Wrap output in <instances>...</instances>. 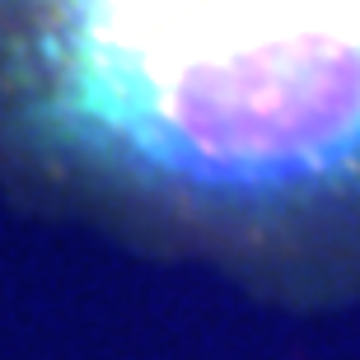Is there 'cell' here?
Segmentation results:
<instances>
[{"label": "cell", "mask_w": 360, "mask_h": 360, "mask_svg": "<svg viewBox=\"0 0 360 360\" xmlns=\"http://www.w3.org/2000/svg\"><path fill=\"white\" fill-rule=\"evenodd\" d=\"M0 197L360 304V0H0Z\"/></svg>", "instance_id": "cell-1"}]
</instances>
